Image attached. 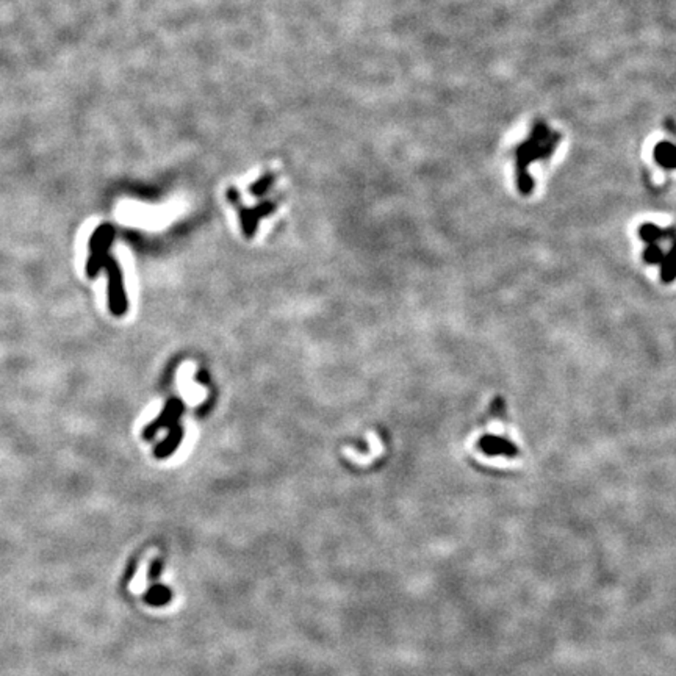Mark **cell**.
<instances>
[{"mask_svg":"<svg viewBox=\"0 0 676 676\" xmlns=\"http://www.w3.org/2000/svg\"><path fill=\"white\" fill-rule=\"evenodd\" d=\"M173 598V592L169 590L163 584H153V586L149 587V590L146 592L144 595V601L153 606V608H160V606H166Z\"/></svg>","mask_w":676,"mask_h":676,"instance_id":"4","label":"cell"},{"mask_svg":"<svg viewBox=\"0 0 676 676\" xmlns=\"http://www.w3.org/2000/svg\"><path fill=\"white\" fill-rule=\"evenodd\" d=\"M664 266H663V280L664 282H672L676 279V244L672 248V251L667 254L664 257Z\"/></svg>","mask_w":676,"mask_h":676,"instance_id":"6","label":"cell"},{"mask_svg":"<svg viewBox=\"0 0 676 676\" xmlns=\"http://www.w3.org/2000/svg\"><path fill=\"white\" fill-rule=\"evenodd\" d=\"M656 158L663 166L675 168L676 166V149L670 144H659L656 149Z\"/></svg>","mask_w":676,"mask_h":676,"instance_id":"5","label":"cell"},{"mask_svg":"<svg viewBox=\"0 0 676 676\" xmlns=\"http://www.w3.org/2000/svg\"><path fill=\"white\" fill-rule=\"evenodd\" d=\"M161 572H163V562H161L160 559L153 560V564H151V568H149V578L157 581L160 578Z\"/></svg>","mask_w":676,"mask_h":676,"instance_id":"7","label":"cell"},{"mask_svg":"<svg viewBox=\"0 0 676 676\" xmlns=\"http://www.w3.org/2000/svg\"><path fill=\"white\" fill-rule=\"evenodd\" d=\"M479 447L484 452H487L490 456H516L517 454V448L513 447L511 442H507L506 439H499V437H484V439L479 442Z\"/></svg>","mask_w":676,"mask_h":676,"instance_id":"3","label":"cell"},{"mask_svg":"<svg viewBox=\"0 0 676 676\" xmlns=\"http://www.w3.org/2000/svg\"><path fill=\"white\" fill-rule=\"evenodd\" d=\"M111 235L113 230L110 226H102L99 227L93 238H91V256L89 262H88V274L91 278H94L99 266L107 265L109 268V274H110V309L114 312V315H122L127 309V301L124 298V290H122V279H121V273L118 270L114 260H111L109 256H107V248L111 241Z\"/></svg>","mask_w":676,"mask_h":676,"instance_id":"1","label":"cell"},{"mask_svg":"<svg viewBox=\"0 0 676 676\" xmlns=\"http://www.w3.org/2000/svg\"><path fill=\"white\" fill-rule=\"evenodd\" d=\"M559 143V136L551 132L545 124H537L529 140L517 149V183L523 195L533 190V182L528 175V166L533 160L550 157Z\"/></svg>","mask_w":676,"mask_h":676,"instance_id":"2","label":"cell"}]
</instances>
